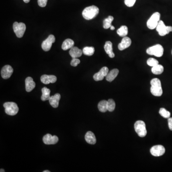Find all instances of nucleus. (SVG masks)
Instances as JSON below:
<instances>
[{
	"label": "nucleus",
	"instance_id": "obj_1",
	"mask_svg": "<svg viewBox=\"0 0 172 172\" xmlns=\"http://www.w3.org/2000/svg\"><path fill=\"white\" fill-rule=\"evenodd\" d=\"M99 13V9L95 6L87 7L82 12V16L86 20H90L95 18Z\"/></svg>",
	"mask_w": 172,
	"mask_h": 172
},
{
	"label": "nucleus",
	"instance_id": "obj_2",
	"mask_svg": "<svg viewBox=\"0 0 172 172\" xmlns=\"http://www.w3.org/2000/svg\"><path fill=\"white\" fill-rule=\"evenodd\" d=\"M151 87L150 90L153 96L160 97L163 94V90L162 88L161 82L158 78H155L151 81Z\"/></svg>",
	"mask_w": 172,
	"mask_h": 172
},
{
	"label": "nucleus",
	"instance_id": "obj_3",
	"mask_svg": "<svg viewBox=\"0 0 172 172\" xmlns=\"http://www.w3.org/2000/svg\"><path fill=\"white\" fill-rule=\"evenodd\" d=\"M164 48L161 44H157L148 48L146 53L149 55H153L156 57H161L164 54Z\"/></svg>",
	"mask_w": 172,
	"mask_h": 172
},
{
	"label": "nucleus",
	"instance_id": "obj_4",
	"mask_svg": "<svg viewBox=\"0 0 172 172\" xmlns=\"http://www.w3.org/2000/svg\"><path fill=\"white\" fill-rule=\"evenodd\" d=\"M3 107L5 108V112L7 114L14 116L18 113L19 108L15 103L13 102H7L4 103Z\"/></svg>",
	"mask_w": 172,
	"mask_h": 172
},
{
	"label": "nucleus",
	"instance_id": "obj_5",
	"mask_svg": "<svg viewBox=\"0 0 172 172\" xmlns=\"http://www.w3.org/2000/svg\"><path fill=\"white\" fill-rule=\"evenodd\" d=\"M134 130L140 137H144L146 135L147 130L145 124L143 120H138L135 122Z\"/></svg>",
	"mask_w": 172,
	"mask_h": 172
},
{
	"label": "nucleus",
	"instance_id": "obj_6",
	"mask_svg": "<svg viewBox=\"0 0 172 172\" xmlns=\"http://www.w3.org/2000/svg\"><path fill=\"white\" fill-rule=\"evenodd\" d=\"M13 29L14 32L18 38H22L26 30V24L23 23H14L13 24Z\"/></svg>",
	"mask_w": 172,
	"mask_h": 172
},
{
	"label": "nucleus",
	"instance_id": "obj_7",
	"mask_svg": "<svg viewBox=\"0 0 172 172\" xmlns=\"http://www.w3.org/2000/svg\"><path fill=\"white\" fill-rule=\"evenodd\" d=\"M160 14L156 12L151 16L147 22V26L150 29H154L156 28L160 19Z\"/></svg>",
	"mask_w": 172,
	"mask_h": 172
},
{
	"label": "nucleus",
	"instance_id": "obj_8",
	"mask_svg": "<svg viewBox=\"0 0 172 172\" xmlns=\"http://www.w3.org/2000/svg\"><path fill=\"white\" fill-rule=\"evenodd\" d=\"M156 31L161 36H165L172 31V27L166 26L163 21L160 20L156 28Z\"/></svg>",
	"mask_w": 172,
	"mask_h": 172
},
{
	"label": "nucleus",
	"instance_id": "obj_9",
	"mask_svg": "<svg viewBox=\"0 0 172 172\" xmlns=\"http://www.w3.org/2000/svg\"><path fill=\"white\" fill-rule=\"evenodd\" d=\"M55 40L56 38L54 35H50L49 36L44 40L42 44L41 47L43 50L44 51H49L52 47V44L55 42Z\"/></svg>",
	"mask_w": 172,
	"mask_h": 172
},
{
	"label": "nucleus",
	"instance_id": "obj_10",
	"mask_svg": "<svg viewBox=\"0 0 172 172\" xmlns=\"http://www.w3.org/2000/svg\"><path fill=\"white\" fill-rule=\"evenodd\" d=\"M165 147L161 145L153 146L150 149V153L152 155L156 157L162 156L165 153Z\"/></svg>",
	"mask_w": 172,
	"mask_h": 172
},
{
	"label": "nucleus",
	"instance_id": "obj_11",
	"mask_svg": "<svg viewBox=\"0 0 172 172\" xmlns=\"http://www.w3.org/2000/svg\"><path fill=\"white\" fill-rule=\"evenodd\" d=\"M109 73V69L107 67H103L101 69L99 70V72L94 74L93 76V78L96 82L100 81L103 79L105 77L107 76Z\"/></svg>",
	"mask_w": 172,
	"mask_h": 172
},
{
	"label": "nucleus",
	"instance_id": "obj_12",
	"mask_svg": "<svg viewBox=\"0 0 172 172\" xmlns=\"http://www.w3.org/2000/svg\"><path fill=\"white\" fill-rule=\"evenodd\" d=\"M14 69L11 65H6L1 70V76L3 79H8L12 76Z\"/></svg>",
	"mask_w": 172,
	"mask_h": 172
},
{
	"label": "nucleus",
	"instance_id": "obj_13",
	"mask_svg": "<svg viewBox=\"0 0 172 172\" xmlns=\"http://www.w3.org/2000/svg\"><path fill=\"white\" fill-rule=\"evenodd\" d=\"M43 141L45 145H55L58 141V138L57 136H52L50 134H47L43 138Z\"/></svg>",
	"mask_w": 172,
	"mask_h": 172
},
{
	"label": "nucleus",
	"instance_id": "obj_14",
	"mask_svg": "<svg viewBox=\"0 0 172 172\" xmlns=\"http://www.w3.org/2000/svg\"><path fill=\"white\" fill-rule=\"evenodd\" d=\"M57 80L56 77L54 75H44L41 77V81L44 84H49L56 82Z\"/></svg>",
	"mask_w": 172,
	"mask_h": 172
},
{
	"label": "nucleus",
	"instance_id": "obj_15",
	"mask_svg": "<svg viewBox=\"0 0 172 172\" xmlns=\"http://www.w3.org/2000/svg\"><path fill=\"white\" fill-rule=\"evenodd\" d=\"M132 44V40L129 37L127 36L124 37L122 39L121 42L119 44L118 49L120 51H123L124 50L129 48Z\"/></svg>",
	"mask_w": 172,
	"mask_h": 172
},
{
	"label": "nucleus",
	"instance_id": "obj_16",
	"mask_svg": "<svg viewBox=\"0 0 172 172\" xmlns=\"http://www.w3.org/2000/svg\"><path fill=\"white\" fill-rule=\"evenodd\" d=\"M60 98H61V96L59 93H57L54 96H51L50 99H49L50 104L51 105V106L53 108H57L58 105H59V102Z\"/></svg>",
	"mask_w": 172,
	"mask_h": 172
},
{
	"label": "nucleus",
	"instance_id": "obj_17",
	"mask_svg": "<svg viewBox=\"0 0 172 172\" xmlns=\"http://www.w3.org/2000/svg\"><path fill=\"white\" fill-rule=\"evenodd\" d=\"M69 55L72 58H78L82 55L83 51L76 47H72L70 50Z\"/></svg>",
	"mask_w": 172,
	"mask_h": 172
},
{
	"label": "nucleus",
	"instance_id": "obj_18",
	"mask_svg": "<svg viewBox=\"0 0 172 172\" xmlns=\"http://www.w3.org/2000/svg\"><path fill=\"white\" fill-rule=\"evenodd\" d=\"M25 82H26V90L27 92H31L32 90L35 89L36 87V83L32 78L30 77L27 78Z\"/></svg>",
	"mask_w": 172,
	"mask_h": 172
},
{
	"label": "nucleus",
	"instance_id": "obj_19",
	"mask_svg": "<svg viewBox=\"0 0 172 172\" xmlns=\"http://www.w3.org/2000/svg\"><path fill=\"white\" fill-rule=\"evenodd\" d=\"M105 51L106 53L109 55V57L111 58H113L115 57V55L113 52L112 49V43L111 41H107L105 43L104 47Z\"/></svg>",
	"mask_w": 172,
	"mask_h": 172
},
{
	"label": "nucleus",
	"instance_id": "obj_20",
	"mask_svg": "<svg viewBox=\"0 0 172 172\" xmlns=\"http://www.w3.org/2000/svg\"><path fill=\"white\" fill-rule=\"evenodd\" d=\"M85 139L86 141H87L88 144H90V145H95L96 144V137L92 132H90V131L88 132L86 134Z\"/></svg>",
	"mask_w": 172,
	"mask_h": 172
},
{
	"label": "nucleus",
	"instance_id": "obj_21",
	"mask_svg": "<svg viewBox=\"0 0 172 172\" xmlns=\"http://www.w3.org/2000/svg\"><path fill=\"white\" fill-rule=\"evenodd\" d=\"M119 71L118 69H113L108 73L107 76L106 77V79L108 82H112L117 77L118 75Z\"/></svg>",
	"mask_w": 172,
	"mask_h": 172
},
{
	"label": "nucleus",
	"instance_id": "obj_22",
	"mask_svg": "<svg viewBox=\"0 0 172 172\" xmlns=\"http://www.w3.org/2000/svg\"><path fill=\"white\" fill-rule=\"evenodd\" d=\"M74 42L71 39H67L65 40L62 45V49L63 50H67L74 47Z\"/></svg>",
	"mask_w": 172,
	"mask_h": 172
},
{
	"label": "nucleus",
	"instance_id": "obj_23",
	"mask_svg": "<svg viewBox=\"0 0 172 172\" xmlns=\"http://www.w3.org/2000/svg\"><path fill=\"white\" fill-rule=\"evenodd\" d=\"M42 95L41 96V100L43 102L46 100H49L50 98V90L47 88V87H44L42 89Z\"/></svg>",
	"mask_w": 172,
	"mask_h": 172
},
{
	"label": "nucleus",
	"instance_id": "obj_24",
	"mask_svg": "<svg viewBox=\"0 0 172 172\" xmlns=\"http://www.w3.org/2000/svg\"><path fill=\"white\" fill-rule=\"evenodd\" d=\"M164 68L161 65L158 64L152 67V72L155 75H160L164 72Z\"/></svg>",
	"mask_w": 172,
	"mask_h": 172
},
{
	"label": "nucleus",
	"instance_id": "obj_25",
	"mask_svg": "<svg viewBox=\"0 0 172 172\" xmlns=\"http://www.w3.org/2000/svg\"><path fill=\"white\" fill-rule=\"evenodd\" d=\"M117 33L121 37H125L128 35V27L126 26H121L117 31Z\"/></svg>",
	"mask_w": 172,
	"mask_h": 172
},
{
	"label": "nucleus",
	"instance_id": "obj_26",
	"mask_svg": "<svg viewBox=\"0 0 172 172\" xmlns=\"http://www.w3.org/2000/svg\"><path fill=\"white\" fill-rule=\"evenodd\" d=\"M99 110L100 112H105L108 111L107 109V101L105 100H102L99 103L98 105Z\"/></svg>",
	"mask_w": 172,
	"mask_h": 172
},
{
	"label": "nucleus",
	"instance_id": "obj_27",
	"mask_svg": "<svg viewBox=\"0 0 172 172\" xmlns=\"http://www.w3.org/2000/svg\"><path fill=\"white\" fill-rule=\"evenodd\" d=\"M114 20L113 16H109L107 18L104 19L103 21V28L106 29H109L111 26V23Z\"/></svg>",
	"mask_w": 172,
	"mask_h": 172
},
{
	"label": "nucleus",
	"instance_id": "obj_28",
	"mask_svg": "<svg viewBox=\"0 0 172 172\" xmlns=\"http://www.w3.org/2000/svg\"><path fill=\"white\" fill-rule=\"evenodd\" d=\"M83 53L85 55L88 56H91L94 54L95 52V49L93 47H85L83 49Z\"/></svg>",
	"mask_w": 172,
	"mask_h": 172
},
{
	"label": "nucleus",
	"instance_id": "obj_29",
	"mask_svg": "<svg viewBox=\"0 0 172 172\" xmlns=\"http://www.w3.org/2000/svg\"><path fill=\"white\" fill-rule=\"evenodd\" d=\"M115 102L112 99H109L107 101V109L108 111H110V112H112L115 110Z\"/></svg>",
	"mask_w": 172,
	"mask_h": 172
},
{
	"label": "nucleus",
	"instance_id": "obj_30",
	"mask_svg": "<svg viewBox=\"0 0 172 172\" xmlns=\"http://www.w3.org/2000/svg\"><path fill=\"white\" fill-rule=\"evenodd\" d=\"M159 114L161 115L163 117L166 119H168L170 118V112L166 110L165 108H161L159 111Z\"/></svg>",
	"mask_w": 172,
	"mask_h": 172
},
{
	"label": "nucleus",
	"instance_id": "obj_31",
	"mask_svg": "<svg viewBox=\"0 0 172 172\" xmlns=\"http://www.w3.org/2000/svg\"><path fill=\"white\" fill-rule=\"evenodd\" d=\"M147 64L150 67H153L159 64V62L156 59L153 58H150L147 61Z\"/></svg>",
	"mask_w": 172,
	"mask_h": 172
},
{
	"label": "nucleus",
	"instance_id": "obj_32",
	"mask_svg": "<svg viewBox=\"0 0 172 172\" xmlns=\"http://www.w3.org/2000/svg\"><path fill=\"white\" fill-rule=\"evenodd\" d=\"M136 1V0H125L124 3L127 6L131 7L134 6Z\"/></svg>",
	"mask_w": 172,
	"mask_h": 172
},
{
	"label": "nucleus",
	"instance_id": "obj_33",
	"mask_svg": "<svg viewBox=\"0 0 172 172\" xmlns=\"http://www.w3.org/2000/svg\"><path fill=\"white\" fill-rule=\"evenodd\" d=\"M80 63V61L79 59L77 58H73L71 61V65L73 67H77L78 64Z\"/></svg>",
	"mask_w": 172,
	"mask_h": 172
},
{
	"label": "nucleus",
	"instance_id": "obj_34",
	"mask_svg": "<svg viewBox=\"0 0 172 172\" xmlns=\"http://www.w3.org/2000/svg\"><path fill=\"white\" fill-rule=\"evenodd\" d=\"M48 0H38V4L39 6L44 7L47 6Z\"/></svg>",
	"mask_w": 172,
	"mask_h": 172
},
{
	"label": "nucleus",
	"instance_id": "obj_35",
	"mask_svg": "<svg viewBox=\"0 0 172 172\" xmlns=\"http://www.w3.org/2000/svg\"><path fill=\"white\" fill-rule=\"evenodd\" d=\"M168 126L169 129L172 131V118H169L168 119Z\"/></svg>",
	"mask_w": 172,
	"mask_h": 172
},
{
	"label": "nucleus",
	"instance_id": "obj_36",
	"mask_svg": "<svg viewBox=\"0 0 172 172\" xmlns=\"http://www.w3.org/2000/svg\"><path fill=\"white\" fill-rule=\"evenodd\" d=\"M23 1L25 3H28L30 1V0H23Z\"/></svg>",
	"mask_w": 172,
	"mask_h": 172
},
{
	"label": "nucleus",
	"instance_id": "obj_37",
	"mask_svg": "<svg viewBox=\"0 0 172 172\" xmlns=\"http://www.w3.org/2000/svg\"><path fill=\"white\" fill-rule=\"evenodd\" d=\"M110 28H111V30H114L115 29V27H113V26H111Z\"/></svg>",
	"mask_w": 172,
	"mask_h": 172
},
{
	"label": "nucleus",
	"instance_id": "obj_38",
	"mask_svg": "<svg viewBox=\"0 0 172 172\" xmlns=\"http://www.w3.org/2000/svg\"><path fill=\"white\" fill-rule=\"evenodd\" d=\"M0 172H5V171H4V170H3V169H1V171H0Z\"/></svg>",
	"mask_w": 172,
	"mask_h": 172
},
{
	"label": "nucleus",
	"instance_id": "obj_39",
	"mask_svg": "<svg viewBox=\"0 0 172 172\" xmlns=\"http://www.w3.org/2000/svg\"><path fill=\"white\" fill-rule=\"evenodd\" d=\"M43 172H50V171L48 170H45V171H44Z\"/></svg>",
	"mask_w": 172,
	"mask_h": 172
},
{
	"label": "nucleus",
	"instance_id": "obj_40",
	"mask_svg": "<svg viewBox=\"0 0 172 172\" xmlns=\"http://www.w3.org/2000/svg\"></svg>",
	"mask_w": 172,
	"mask_h": 172
}]
</instances>
